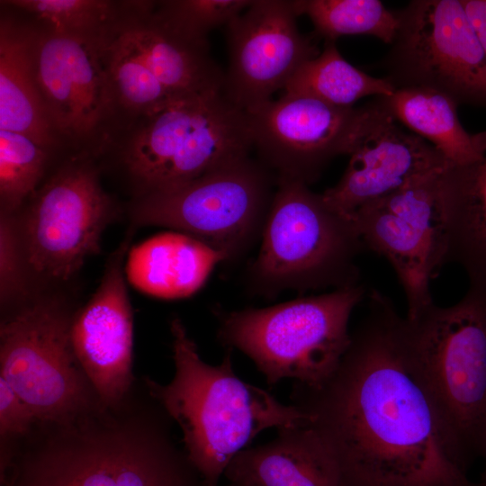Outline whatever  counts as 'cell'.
<instances>
[{
  "label": "cell",
  "instance_id": "30bf717a",
  "mask_svg": "<svg viewBox=\"0 0 486 486\" xmlns=\"http://www.w3.org/2000/svg\"><path fill=\"white\" fill-rule=\"evenodd\" d=\"M382 67L396 89L428 88L486 108V52L461 0H413Z\"/></svg>",
  "mask_w": 486,
  "mask_h": 486
},
{
  "label": "cell",
  "instance_id": "5b68a950",
  "mask_svg": "<svg viewBox=\"0 0 486 486\" xmlns=\"http://www.w3.org/2000/svg\"><path fill=\"white\" fill-rule=\"evenodd\" d=\"M365 294L354 285L266 308L219 312L218 338L248 356L269 385L323 383L350 343L348 324Z\"/></svg>",
  "mask_w": 486,
  "mask_h": 486
},
{
  "label": "cell",
  "instance_id": "4fadbf2b",
  "mask_svg": "<svg viewBox=\"0 0 486 486\" xmlns=\"http://www.w3.org/2000/svg\"><path fill=\"white\" fill-rule=\"evenodd\" d=\"M248 115L257 158L276 177L309 185L333 158L349 156L363 130L367 105L338 107L284 93Z\"/></svg>",
  "mask_w": 486,
  "mask_h": 486
},
{
  "label": "cell",
  "instance_id": "277c9868",
  "mask_svg": "<svg viewBox=\"0 0 486 486\" xmlns=\"http://www.w3.org/2000/svg\"><path fill=\"white\" fill-rule=\"evenodd\" d=\"M405 318L414 373L452 458L468 472L486 455V285Z\"/></svg>",
  "mask_w": 486,
  "mask_h": 486
},
{
  "label": "cell",
  "instance_id": "5bb4252c",
  "mask_svg": "<svg viewBox=\"0 0 486 486\" xmlns=\"http://www.w3.org/2000/svg\"><path fill=\"white\" fill-rule=\"evenodd\" d=\"M297 17L292 0H253L226 25L223 93L247 113L272 101L302 65L320 54L300 32Z\"/></svg>",
  "mask_w": 486,
  "mask_h": 486
},
{
  "label": "cell",
  "instance_id": "2e32d148",
  "mask_svg": "<svg viewBox=\"0 0 486 486\" xmlns=\"http://www.w3.org/2000/svg\"><path fill=\"white\" fill-rule=\"evenodd\" d=\"M349 158L340 180L322 193L328 204L347 218L360 207L448 166L431 144L400 126L380 96L367 104L363 130Z\"/></svg>",
  "mask_w": 486,
  "mask_h": 486
},
{
  "label": "cell",
  "instance_id": "ba28073f",
  "mask_svg": "<svg viewBox=\"0 0 486 486\" xmlns=\"http://www.w3.org/2000/svg\"><path fill=\"white\" fill-rule=\"evenodd\" d=\"M276 184L274 173L248 155L181 185L141 194L133 218L194 237L230 259L262 234Z\"/></svg>",
  "mask_w": 486,
  "mask_h": 486
},
{
  "label": "cell",
  "instance_id": "3957f363",
  "mask_svg": "<svg viewBox=\"0 0 486 486\" xmlns=\"http://www.w3.org/2000/svg\"><path fill=\"white\" fill-rule=\"evenodd\" d=\"M175 374L167 384L148 377L149 396L176 421L184 450L202 486H220L233 458L260 432L305 425L308 417L233 371L231 350L217 365L205 363L178 318L170 322Z\"/></svg>",
  "mask_w": 486,
  "mask_h": 486
},
{
  "label": "cell",
  "instance_id": "836d02e7",
  "mask_svg": "<svg viewBox=\"0 0 486 486\" xmlns=\"http://www.w3.org/2000/svg\"><path fill=\"white\" fill-rule=\"evenodd\" d=\"M483 462H484V466H483V470L482 472L479 481L486 484V455L483 459Z\"/></svg>",
  "mask_w": 486,
  "mask_h": 486
},
{
  "label": "cell",
  "instance_id": "603a6c76",
  "mask_svg": "<svg viewBox=\"0 0 486 486\" xmlns=\"http://www.w3.org/2000/svg\"><path fill=\"white\" fill-rule=\"evenodd\" d=\"M381 100L400 123L428 140L450 166H465L486 157V131L469 133L457 116L458 104L428 88H399Z\"/></svg>",
  "mask_w": 486,
  "mask_h": 486
},
{
  "label": "cell",
  "instance_id": "9a60e30c",
  "mask_svg": "<svg viewBox=\"0 0 486 486\" xmlns=\"http://www.w3.org/2000/svg\"><path fill=\"white\" fill-rule=\"evenodd\" d=\"M108 41L38 34L36 78L57 134L76 140L89 138L112 111L116 94L102 57Z\"/></svg>",
  "mask_w": 486,
  "mask_h": 486
},
{
  "label": "cell",
  "instance_id": "7402d4cb",
  "mask_svg": "<svg viewBox=\"0 0 486 486\" xmlns=\"http://www.w3.org/2000/svg\"><path fill=\"white\" fill-rule=\"evenodd\" d=\"M118 25V35L175 96L223 91L224 71L211 58L208 49L175 36L151 14Z\"/></svg>",
  "mask_w": 486,
  "mask_h": 486
},
{
  "label": "cell",
  "instance_id": "ac0fdd59",
  "mask_svg": "<svg viewBox=\"0 0 486 486\" xmlns=\"http://www.w3.org/2000/svg\"><path fill=\"white\" fill-rule=\"evenodd\" d=\"M224 476L259 486H343L337 465L307 423L280 428L270 442L244 449Z\"/></svg>",
  "mask_w": 486,
  "mask_h": 486
},
{
  "label": "cell",
  "instance_id": "44dd1931",
  "mask_svg": "<svg viewBox=\"0 0 486 486\" xmlns=\"http://www.w3.org/2000/svg\"><path fill=\"white\" fill-rule=\"evenodd\" d=\"M38 34L1 19L0 130L22 134L47 148L54 144L57 132L36 78Z\"/></svg>",
  "mask_w": 486,
  "mask_h": 486
},
{
  "label": "cell",
  "instance_id": "e0dca14e",
  "mask_svg": "<svg viewBox=\"0 0 486 486\" xmlns=\"http://www.w3.org/2000/svg\"><path fill=\"white\" fill-rule=\"evenodd\" d=\"M130 237L111 256L97 291L72 319L78 363L104 409H118L133 381V320L123 274Z\"/></svg>",
  "mask_w": 486,
  "mask_h": 486
},
{
  "label": "cell",
  "instance_id": "4dcf8cb0",
  "mask_svg": "<svg viewBox=\"0 0 486 486\" xmlns=\"http://www.w3.org/2000/svg\"><path fill=\"white\" fill-rule=\"evenodd\" d=\"M38 422L29 406L0 377V434L4 443L26 436Z\"/></svg>",
  "mask_w": 486,
  "mask_h": 486
},
{
  "label": "cell",
  "instance_id": "f546056e",
  "mask_svg": "<svg viewBox=\"0 0 486 486\" xmlns=\"http://www.w3.org/2000/svg\"><path fill=\"white\" fill-rule=\"evenodd\" d=\"M25 263L20 230L12 213L1 212L0 219V294L6 302L24 292Z\"/></svg>",
  "mask_w": 486,
  "mask_h": 486
},
{
  "label": "cell",
  "instance_id": "d6a6232c",
  "mask_svg": "<svg viewBox=\"0 0 486 486\" xmlns=\"http://www.w3.org/2000/svg\"><path fill=\"white\" fill-rule=\"evenodd\" d=\"M224 486H259L258 484L250 482H245V481H232L229 482Z\"/></svg>",
  "mask_w": 486,
  "mask_h": 486
},
{
  "label": "cell",
  "instance_id": "7a4b0ae2",
  "mask_svg": "<svg viewBox=\"0 0 486 486\" xmlns=\"http://www.w3.org/2000/svg\"><path fill=\"white\" fill-rule=\"evenodd\" d=\"M97 410L53 424L13 454L1 486H202L160 407L140 417Z\"/></svg>",
  "mask_w": 486,
  "mask_h": 486
},
{
  "label": "cell",
  "instance_id": "ffe728a7",
  "mask_svg": "<svg viewBox=\"0 0 486 486\" xmlns=\"http://www.w3.org/2000/svg\"><path fill=\"white\" fill-rule=\"evenodd\" d=\"M228 256L183 232L158 234L132 248L125 273L139 290L164 299H178L198 291L215 266Z\"/></svg>",
  "mask_w": 486,
  "mask_h": 486
},
{
  "label": "cell",
  "instance_id": "9c48e42d",
  "mask_svg": "<svg viewBox=\"0 0 486 486\" xmlns=\"http://www.w3.org/2000/svg\"><path fill=\"white\" fill-rule=\"evenodd\" d=\"M71 324L52 301L29 305L1 324L0 377L40 423L63 424L104 409L75 355Z\"/></svg>",
  "mask_w": 486,
  "mask_h": 486
},
{
  "label": "cell",
  "instance_id": "83f0119b",
  "mask_svg": "<svg viewBox=\"0 0 486 486\" xmlns=\"http://www.w3.org/2000/svg\"><path fill=\"white\" fill-rule=\"evenodd\" d=\"M251 0L165 1L152 14L153 19L175 36L208 49V33L244 12Z\"/></svg>",
  "mask_w": 486,
  "mask_h": 486
},
{
  "label": "cell",
  "instance_id": "8992f818",
  "mask_svg": "<svg viewBox=\"0 0 486 486\" xmlns=\"http://www.w3.org/2000/svg\"><path fill=\"white\" fill-rule=\"evenodd\" d=\"M251 269L254 287L272 295L357 285L364 249L353 221L302 181L277 177Z\"/></svg>",
  "mask_w": 486,
  "mask_h": 486
},
{
  "label": "cell",
  "instance_id": "1f68e13d",
  "mask_svg": "<svg viewBox=\"0 0 486 486\" xmlns=\"http://www.w3.org/2000/svg\"><path fill=\"white\" fill-rule=\"evenodd\" d=\"M461 3L486 52V0H461Z\"/></svg>",
  "mask_w": 486,
  "mask_h": 486
},
{
  "label": "cell",
  "instance_id": "4316f807",
  "mask_svg": "<svg viewBox=\"0 0 486 486\" xmlns=\"http://www.w3.org/2000/svg\"><path fill=\"white\" fill-rule=\"evenodd\" d=\"M46 148L28 137L0 130L1 212L14 213L41 178Z\"/></svg>",
  "mask_w": 486,
  "mask_h": 486
},
{
  "label": "cell",
  "instance_id": "d6986e66",
  "mask_svg": "<svg viewBox=\"0 0 486 486\" xmlns=\"http://www.w3.org/2000/svg\"><path fill=\"white\" fill-rule=\"evenodd\" d=\"M439 196L446 264L460 266L470 285H486V157L442 172Z\"/></svg>",
  "mask_w": 486,
  "mask_h": 486
},
{
  "label": "cell",
  "instance_id": "f1b7e54d",
  "mask_svg": "<svg viewBox=\"0 0 486 486\" xmlns=\"http://www.w3.org/2000/svg\"><path fill=\"white\" fill-rule=\"evenodd\" d=\"M8 4L33 14L51 25L50 32L106 40L115 18L114 4L99 0H13Z\"/></svg>",
  "mask_w": 486,
  "mask_h": 486
},
{
  "label": "cell",
  "instance_id": "d4e9b609",
  "mask_svg": "<svg viewBox=\"0 0 486 486\" xmlns=\"http://www.w3.org/2000/svg\"><path fill=\"white\" fill-rule=\"evenodd\" d=\"M297 16L307 15L325 41L344 35H370L392 44L399 25L395 12L378 0H293Z\"/></svg>",
  "mask_w": 486,
  "mask_h": 486
},
{
  "label": "cell",
  "instance_id": "7c38bea8",
  "mask_svg": "<svg viewBox=\"0 0 486 486\" xmlns=\"http://www.w3.org/2000/svg\"><path fill=\"white\" fill-rule=\"evenodd\" d=\"M112 214V202L94 167L86 163L63 167L24 214L19 230L26 265L37 274L68 280L88 256L99 253Z\"/></svg>",
  "mask_w": 486,
  "mask_h": 486
},
{
  "label": "cell",
  "instance_id": "52a82bcc",
  "mask_svg": "<svg viewBox=\"0 0 486 486\" xmlns=\"http://www.w3.org/2000/svg\"><path fill=\"white\" fill-rule=\"evenodd\" d=\"M249 115L223 91L180 96L144 118L124 163L142 194L170 189L250 155Z\"/></svg>",
  "mask_w": 486,
  "mask_h": 486
},
{
  "label": "cell",
  "instance_id": "cb8c5ba5",
  "mask_svg": "<svg viewBox=\"0 0 486 486\" xmlns=\"http://www.w3.org/2000/svg\"><path fill=\"white\" fill-rule=\"evenodd\" d=\"M394 86L351 65L336 41H325L321 52L302 65L288 81L284 93L306 94L338 107H354L369 95L391 96Z\"/></svg>",
  "mask_w": 486,
  "mask_h": 486
},
{
  "label": "cell",
  "instance_id": "484cf974",
  "mask_svg": "<svg viewBox=\"0 0 486 486\" xmlns=\"http://www.w3.org/2000/svg\"><path fill=\"white\" fill-rule=\"evenodd\" d=\"M106 54L117 100L128 109L146 118L177 98L117 32L109 40Z\"/></svg>",
  "mask_w": 486,
  "mask_h": 486
},
{
  "label": "cell",
  "instance_id": "6da1fadb",
  "mask_svg": "<svg viewBox=\"0 0 486 486\" xmlns=\"http://www.w3.org/2000/svg\"><path fill=\"white\" fill-rule=\"evenodd\" d=\"M290 399L343 486H486L452 458L414 373L406 318L376 290L337 369L317 387L294 382Z\"/></svg>",
  "mask_w": 486,
  "mask_h": 486
},
{
  "label": "cell",
  "instance_id": "8fae6325",
  "mask_svg": "<svg viewBox=\"0 0 486 486\" xmlns=\"http://www.w3.org/2000/svg\"><path fill=\"white\" fill-rule=\"evenodd\" d=\"M443 170L373 201L349 217L364 248L384 257L393 268L405 293L409 319L434 303L430 283L446 265L439 196Z\"/></svg>",
  "mask_w": 486,
  "mask_h": 486
}]
</instances>
